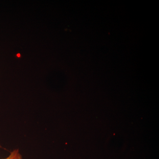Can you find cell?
<instances>
[{"instance_id":"obj_1","label":"cell","mask_w":159,"mask_h":159,"mask_svg":"<svg viewBox=\"0 0 159 159\" xmlns=\"http://www.w3.org/2000/svg\"><path fill=\"white\" fill-rule=\"evenodd\" d=\"M2 159H23V157L19 149H16L10 152L9 156Z\"/></svg>"}]
</instances>
